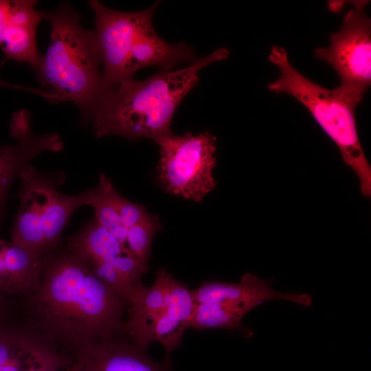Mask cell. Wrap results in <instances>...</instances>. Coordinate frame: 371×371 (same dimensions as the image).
<instances>
[{
    "label": "cell",
    "instance_id": "8fae6325",
    "mask_svg": "<svg viewBox=\"0 0 371 371\" xmlns=\"http://www.w3.org/2000/svg\"><path fill=\"white\" fill-rule=\"evenodd\" d=\"M34 0H0V48L5 58L30 64L34 69L41 54L36 30L44 12Z\"/></svg>",
    "mask_w": 371,
    "mask_h": 371
},
{
    "label": "cell",
    "instance_id": "3957f363",
    "mask_svg": "<svg viewBox=\"0 0 371 371\" xmlns=\"http://www.w3.org/2000/svg\"><path fill=\"white\" fill-rule=\"evenodd\" d=\"M44 19L50 23V42L34 68L38 80L54 102H74L86 122L106 89L95 33L67 3L44 12Z\"/></svg>",
    "mask_w": 371,
    "mask_h": 371
},
{
    "label": "cell",
    "instance_id": "484cf974",
    "mask_svg": "<svg viewBox=\"0 0 371 371\" xmlns=\"http://www.w3.org/2000/svg\"><path fill=\"white\" fill-rule=\"evenodd\" d=\"M69 367L61 371H71ZM27 371H52V370H45V369H32Z\"/></svg>",
    "mask_w": 371,
    "mask_h": 371
},
{
    "label": "cell",
    "instance_id": "44dd1931",
    "mask_svg": "<svg viewBox=\"0 0 371 371\" xmlns=\"http://www.w3.org/2000/svg\"><path fill=\"white\" fill-rule=\"evenodd\" d=\"M76 256L96 278L129 304L130 295L134 286L113 265L91 256Z\"/></svg>",
    "mask_w": 371,
    "mask_h": 371
},
{
    "label": "cell",
    "instance_id": "7402d4cb",
    "mask_svg": "<svg viewBox=\"0 0 371 371\" xmlns=\"http://www.w3.org/2000/svg\"><path fill=\"white\" fill-rule=\"evenodd\" d=\"M109 192L120 225L126 232L130 227L144 223L152 216L144 205L133 203L122 196L113 184L111 185Z\"/></svg>",
    "mask_w": 371,
    "mask_h": 371
},
{
    "label": "cell",
    "instance_id": "ba28073f",
    "mask_svg": "<svg viewBox=\"0 0 371 371\" xmlns=\"http://www.w3.org/2000/svg\"><path fill=\"white\" fill-rule=\"evenodd\" d=\"M19 207L11 230V240L36 254H45L43 216L48 194L64 181V175L44 174L32 165L20 175Z\"/></svg>",
    "mask_w": 371,
    "mask_h": 371
},
{
    "label": "cell",
    "instance_id": "d4e9b609",
    "mask_svg": "<svg viewBox=\"0 0 371 371\" xmlns=\"http://www.w3.org/2000/svg\"><path fill=\"white\" fill-rule=\"evenodd\" d=\"M1 66H2V64L0 65V68ZM0 87L19 89V90H23V91L34 93L46 98L50 102L52 100V96L49 93L42 91L41 89H32V88L21 86V85L10 84V83L3 81L1 78H0Z\"/></svg>",
    "mask_w": 371,
    "mask_h": 371
},
{
    "label": "cell",
    "instance_id": "603a6c76",
    "mask_svg": "<svg viewBox=\"0 0 371 371\" xmlns=\"http://www.w3.org/2000/svg\"><path fill=\"white\" fill-rule=\"evenodd\" d=\"M32 369H45L58 371L52 366L38 359H26L0 366V371H27Z\"/></svg>",
    "mask_w": 371,
    "mask_h": 371
},
{
    "label": "cell",
    "instance_id": "30bf717a",
    "mask_svg": "<svg viewBox=\"0 0 371 371\" xmlns=\"http://www.w3.org/2000/svg\"><path fill=\"white\" fill-rule=\"evenodd\" d=\"M71 371H173L171 361L159 363L147 347L118 337L85 346L71 357Z\"/></svg>",
    "mask_w": 371,
    "mask_h": 371
},
{
    "label": "cell",
    "instance_id": "7c38bea8",
    "mask_svg": "<svg viewBox=\"0 0 371 371\" xmlns=\"http://www.w3.org/2000/svg\"><path fill=\"white\" fill-rule=\"evenodd\" d=\"M66 247L76 255H88L111 263L133 285L142 282L148 267L142 264L94 216L67 238Z\"/></svg>",
    "mask_w": 371,
    "mask_h": 371
},
{
    "label": "cell",
    "instance_id": "ac0fdd59",
    "mask_svg": "<svg viewBox=\"0 0 371 371\" xmlns=\"http://www.w3.org/2000/svg\"><path fill=\"white\" fill-rule=\"evenodd\" d=\"M260 304L251 300L225 299L215 302L194 304L190 326L195 330L223 328L240 331L243 337H251L254 333L242 326L243 318Z\"/></svg>",
    "mask_w": 371,
    "mask_h": 371
},
{
    "label": "cell",
    "instance_id": "d6986e66",
    "mask_svg": "<svg viewBox=\"0 0 371 371\" xmlns=\"http://www.w3.org/2000/svg\"><path fill=\"white\" fill-rule=\"evenodd\" d=\"M54 186L48 194L43 216V230L45 254L57 248L62 232L72 213L78 207L90 205L93 190L91 188L76 195L60 193Z\"/></svg>",
    "mask_w": 371,
    "mask_h": 371
},
{
    "label": "cell",
    "instance_id": "52a82bcc",
    "mask_svg": "<svg viewBox=\"0 0 371 371\" xmlns=\"http://www.w3.org/2000/svg\"><path fill=\"white\" fill-rule=\"evenodd\" d=\"M88 4L95 16L94 33L106 87L133 78L128 74V61L139 12L117 11L97 0L89 1Z\"/></svg>",
    "mask_w": 371,
    "mask_h": 371
},
{
    "label": "cell",
    "instance_id": "9c48e42d",
    "mask_svg": "<svg viewBox=\"0 0 371 371\" xmlns=\"http://www.w3.org/2000/svg\"><path fill=\"white\" fill-rule=\"evenodd\" d=\"M10 129L16 143L0 147V223L8 192L14 179L31 166V161L40 153L45 150L58 152L63 148L57 133L35 135L31 128L30 114L25 110L13 114Z\"/></svg>",
    "mask_w": 371,
    "mask_h": 371
},
{
    "label": "cell",
    "instance_id": "8992f818",
    "mask_svg": "<svg viewBox=\"0 0 371 371\" xmlns=\"http://www.w3.org/2000/svg\"><path fill=\"white\" fill-rule=\"evenodd\" d=\"M368 1H352L341 30L330 35L328 47H318L315 54L328 63L339 76L335 90L355 106L363 100L371 83V21L366 16Z\"/></svg>",
    "mask_w": 371,
    "mask_h": 371
},
{
    "label": "cell",
    "instance_id": "9a60e30c",
    "mask_svg": "<svg viewBox=\"0 0 371 371\" xmlns=\"http://www.w3.org/2000/svg\"><path fill=\"white\" fill-rule=\"evenodd\" d=\"M195 304L215 302L221 300H251L261 304L272 300H284L309 306L312 297L306 293H284L273 290L271 282L246 273L240 282L227 283L218 280L204 282L199 288L190 291Z\"/></svg>",
    "mask_w": 371,
    "mask_h": 371
},
{
    "label": "cell",
    "instance_id": "2e32d148",
    "mask_svg": "<svg viewBox=\"0 0 371 371\" xmlns=\"http://www.w3.org/2000/svg\"><path fill=\"white\" fill-rule=\"evenodd\" d=\"M168 308L150 328L146 345L159 342L166 352L164 360L171 361L170 354L181 346L183 332L190 326L194 302L188 286L172 275L168 282Z\"/></svg>",
    "mask_w": 371,
    "mask_h": 371
},
{
    "label": "cell",
    "instance_id": "cb8c5ba5",
    "mask_svg": "<svg viewBox=\"0 0 371 371\" xmlns=\"http://www.w3.org/2000/svg\"><path fill=\"white\" fill-rule=\"evenodd\" d=\"M10 296L0 289V319L12 313L13 306Z\"/></svg>",
    "mask_w": 371,
    "mask_h": 371
},
{
    "label": "cell",
    "instance_id": "7a4b0ae2",
    "mask_svg": "<svg viewBox=\"0 0 371 371\" xmlns=\"http://www.w3.org/2000/svg\"><path fill=\"white\" fill-rule=\"evenodd\" d=\"M229 54L221 47L184 68L161 69L144 80L132 78L108 87L85 123L91 122L98 137L120 135L130 140L149 138L155 142L171 132L173 115L199 82V72Z\"/></svg>",
    "mask_w": 371,
    "mask_h": 371
},
{
    "label": "cell",
    "instance_id": "5bb4252c",
    "mask_svg": "<svg viewBox=\"0 0 371 371\" xmlns=\"http://www.w3.org/2000/svg\"><path fill=\"white\" fill-rule=\"evenodd\" d=\"M170 275L165 268H159L150 287H146L142 282L133 287L127 307L128 317L124 324V332L131 337L133 343L147 347L148 331L168 308Z\"/></svg>",
    "mask_w": 371,
    "mask_h": 371
},
{
    "label": "cell",
    "instance_id": "e0dca14e",
    "mask_svg": "<svg viewBox=\"0 0 371 371\" xmlns=\"http://www.w3.org/2000/svg\"><path fill=\"white\" fill-rule=\"evenodd\" d=\"M43 260L44 256L0 238V289L10 296H23L34 290Z\"/></svg>",
    "mask_w": 371,
    "mask_h": 371
},
{
    "label": "cell",
    "instance_id": "ffe728a7",
    "mask_svg": "<svg viewBox=\"0 0 371 371\" xmlns=\"http://www.w3.org/2000/svg\"><path fill=\"white\" fill-rule=\"evenodd\" d=\"M162 229L159 218L154 214L144 223L126 231V247L142 264L148 266L150 251L155 234Z\"/></svg>",
    "mask_w": 371,
    "mask_h": 371
},
{
    "label": "cell",
    "instance_id": "4fadbf2b",
    "mask_svg": "<svg viewBox=\"0 0 371 371\" xmlns=\"http://www.w3.org/2000/svg\"><path fill=\"white\" fill-rule=\"evenodd\" d=\"M26 359H38L57 370H65L71 361L49 346L23 320H13L12 313L0 319V366Z\"/></svg>",
    "mask_w": 371,
    "mask_h": 371
},
{
    "label": "cell",
    "instance_id": "277c9868",
    "mask_svg": "<svg viewBox=\"0 0 371 371\" xmlns=\"http://www.w3.org/2000/svg\"><path fill=\"white\" fill-rule=\"evenodd\" d=\"M280 76L268 85L271 91L285 93L299 100L335 143L344 162L357 175L361 193L371 195V167L361 147L356 126V106L334 89H328L306 78L290 63L284 48L273 46L269 55Z\"/></svg>",
    "mask_w": 371,
    "mask_h": 371
},
{
    "label": "cell",
    "instance_id": "6da1fadb",
    "mask_svg": "<svg viewBox=\"0 0 371 371\" xmlns=\"http://www.w3.org/2000/svg\"><path fill=\"white\" fill-rule=\"evenodd\" d=\"M23 297V321L70 359L85 346L124 333L128 302L67 247L45 254L38 286Z\"/></svg>",
    "mask_w": 371,
    "mask_h": 371
},
{
    "label": "cell",
    "instance_id": "5b68a950",
    "mask_svg": "<svg viewBox=\"0 0 371 371\" xmlns=\"http://www.w3.org/2000/svg\"><path fill=\"white\" fill-rule=\"evenodd\" d=\"M160 147L157 170L165 190L200 202L215 187L216 137L208 131L183 135L172 132L155 141Z\"/></svg>",
    "mask_w": 371,
    "mask_h": 371
}]
</instances>
